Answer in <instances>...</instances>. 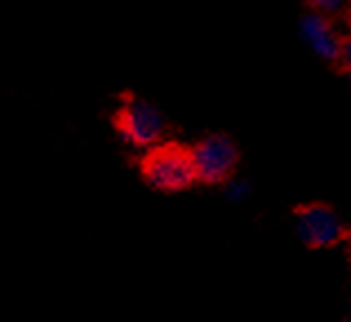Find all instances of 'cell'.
Here are the masks:
<instances>
[{"mask_svg": "<svg viewBox=\"0 0 351 322\" xmlns=\"http://www.w3.org/2000/svg\"><path fill=\"white\" fill-rule=\"evenodd\" d=\"M191 151L198 171V182L223 185V182H229L234 178L240 156L232 138L223 134H211L202 138Z\"/></svg>", "mask_w": 351, "mask_h": 322, "instance_id": "277c9868", "label": "cell"}, {"mask_svg": "<svg viewBox=\"0 0 351 322\" xmlns=\"http://www.w3.org/2000/svg\"><path fill=\"white\" fill-rule=\"evenodd\" d=\"M309 5H311V12L329 18V16L338 14L340 9L347 5V0H309Z\"/></svg>", "mask_w": 351, "mask_h": 322, "instance_id": "8992f818", "label": "cell"}, {"mask_svg": "<svg viewBox=\"0 0 351 322\" xmlns=\"http://www.w3.org/2000/svg\"><path fill=\"white\" fill-rule=\"evenodd\" d=\"M302 36L307 45L318 53L320 58L325 60H338V51H340V40L338 34L334 29V25L329 23L327 16L309 12L302 18Z\"/></svg>", "mask_w": 351, "mask_h": 322, "instance_id": "5b68a950", "label": "cell"}, {"mask_svg": "<svg viewBox=\"0 0 351 322\" xmlns=\"http://www.w3.org/2000/svg\"><path fill=\"white\" fill-rule=\"evenodd\" d=\"M249 191V187L245 185V182H238L232 178V182H229V196H234V198H243L245 193Z\"/></svg>", "mask_w": 351, "mask_h": 322, "instance_id": "ba28073f", "label": "cell"}, {"mask_svg": "<svg viewBox=\"0 0 351 322\" xmlns=\"http://www.w3.org/2000/svg\"><path fill=\"white\" fill-rule=\"evenodd\" d=\"M114 127L120 138L136 149H152L160 145L165 134V118L156 107L136 96H127L114 114Z\"/></svg>", "mask_w": 351, "mask_h": 322, "instance_id": "7a4b0ae2", "label": "cell"}, {"mask_svg": "<svg viewBox=\"0 0 351 322\" xmlns=\"http://www.w3.org/2000/svg\"><path fill=\"white\" fill-rule=\"evenodd\" d=\"M295 232L311 249H329L349 236V229L329 205L309 202L295 209Z\"/></svg>", "mask_w": 351, "mask_h": 322, "instance_id": "3957f363", "label": "cell"}, {"mask_svg": "<svg viewBox=\"0 0 351 322\" xmlns=\"http://www.w3.org/2000/svg\"><path fill=\"white\" fill-rule=\"evenodd\" d=\"M349 322H351V320H349Z\"/></svg>", "mask_w": 351, "mask_h": 322, "instance_id": "30bf717a", "label": "cell"}, {"mask_svg": "<svg viewBox=\"0 0 351 322\" xmlns=\"http://www.w3.org/2000/svg\"><path fill=\"white\" fill-rule=\"evenodd\" d=\"M349 21H351V0H349Z\"/></svg>", "mask_w": 351, "mask_h": 322, "instance_id": "9c48e42d", "label": "cell"}, {"mask_svg": "<svg viewBox=\"0 0 351 322\" xmlns=\"http://www.w3.org/2000/svg\"><path fill=\"white\" fill-rule=\"evenodd\" d=\"M141 176L156 191L176 193L198 182L193 151L178 143L156 145L141 160Z\"/></svg>", "mask_w": 351, "mask_h": 322, "instance_id": "6da1fadb", "label": "cell"}, {"mask_svg": "<svg viewBox=\"0 0 351 322\" xmlns=\"http://www.w3.org/2000/svg\"><path fill=\"white\" fill-rule=\"evenodd\" d=\"M336 62L343 64L345 69H351V36L340 42V51H338V60Z\"/></svg>", "mask_w": 351, "mask_h": 322, "instance_id": "52a82bcc", "label": "cell"}]
</instances>
